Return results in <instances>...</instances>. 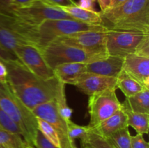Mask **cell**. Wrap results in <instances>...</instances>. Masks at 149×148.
<instances>
[{
  "label": "cell",
  "mask_w": 149,
  "mask_h": 148,
  "mask_svg": "<svg viewBox=\"0 0 149 148\" xmlns=\"http://www.w3.org/2000/svg\"><path fill=\"white\" fill-rule=\"evenodd\" d=\"M7 71V84L13 94L31 110L55 98L61 81L56 77L42 79L20 62H3Z\"/></svg>",
  "instance_id": "6da1fadb"
},
{
  "label": "cell",
  "mask_w": 149,
  "mask_h": 148,
  "mask_svg": "<svg viewBox=\"0 0 149 148\" xmlns=\"http://www.w3.org/2000/svg\"><path fill=\"white\" fill-rule=\"evenodd\" d=\"M100 13L101 26L108 30L149 34V0H127Z\"/></svg>",
  "instance_id": "7a4b0ae2"
},
{
  "label": "cell",
  "mask_w": 149,
  "mask_h": 148,
  "mask_svg": "<svg viewBox=\"0 0 149 148\" xmlns=\"http://www.w3.org/2000/svg\"><path fill=\"white\" fill-rule=\"evenodd\" d=\"M0 107L22 131V136L29 147H33L38 130L37 119L10 90L7 84L0 82Z\"/></svg>",
  "instance_id": "3957f363"
},
{
  "label": "cell",
  "mask_w": 149,
  "mask_h": 148,
  "mask_svg": "<svg viewBox=\"0 0 149 148\" xmlns=\"http://www.w3.org/2000/svg\"><path fill=\"white\" fill-rule=\"evenodd\" d=\"M82 31L107 32L108 30L100 25L87 24L74 19L47 20L33 28V46L40 50L57 38Z\"/></svg>",
  "instance_id": "277c9868"
},
{
  "label": "cell",
  "mask_w": 149,
  "mask_h": 148,
  "mask_svg": "<svg viewBox=\"0 0 149 148\" xmlns=\"http://www.w3.org/2000/svg\"><path fill=\"white\" fill-rule=\"evenodd\" d=\"M39 51L52 70L61 64L68 62L88 63L106 59L109 56L106 47L85 49L55 41L50 42Z\"/></svg>",
  "instance_id": "5b68a950"
},
{
  "label": "cell",
  "mask_w": 149,
  "mask_h": 148,
  "mask_svg": "<svg viewBox=\"0 0 149 148\" xmlns=\"http://www.w3.org/2000/svg\"><path fill=\"white\" fill-rule=\"evenodd\" d=\"M10 15L32 26H37L47 20L74 19L60 7L48 5L36 0L24 7H14Z\"/></svg>",
  "instance_id": "8992f818"
},
{
  "label": "cell",
  "mask_w": 149,
  "mask_h": 148,
  "mask_svg": "<svg viewBox=\"0 0 149 148\" xmlns=\"http://www.w3.org/2000/svg\"><path fill=\"white\" fill-rule=\"evenodd\" d=\"M122 107V103L118 100L116 90H108L104 92L89 96L88 113L90 115V129L107 119Z\"/></svg>",
  "instance_id": "52a82bcc"
},
{
  "label": "cell",
  "mask_w": 149,
  "mask_h": 148,
  "mask_svg": "<svg viewBox=\"0 0 149 148\" xmlns=\"http://www.w3.org/2000/svg\"><path fill=\"white\" fill-rule=\"evenodd\" d=\"M36 118L46 120L56 131L61 143V148H77L75 142L69 139L67 121L58 113L55 100L36 106L31 110Z\"/></svg>",
  "instance_id": "ba28073f"
},
{
  "label": "cell",
  "mask_w": 149,
  "mask_h": 148,
  "mask_svg": "<svg viewBox=\"0 0 149 148\" xmlns=\"http://www.w3.org/2000/svg\"><path fill=\"white\" fill-rule=\"evenodd\" d=\"M144 36L143 33L135 32L108 30L106 41L107 54L125 58L129 54L135 52L137 46Z\"/></svg>",
  "instance_id": "9c48e42d"
},
{
  "label": "cell",
  "mask_w": 149,
  "mask_h": 148,
  "mask_svg": "<svg viewBox=\"0 0 149 148\" xmlns=\"http://www.w3.org/2000/svg\"><path fill=\"white\" fill-rule=\"evenodd\" d=\"M22 64L34 75L42 79H49L55 76L54 71L47 65L40 51L31 45L19 46L15 52Z\"/></svg>",
  "instance_id": "30bf717a"
},
{
  "label": "cell",
  "mask_w": 149,
  "mask_h": 148,
  "mask_svg": "<svg viewBox=\"0 0 149 148\" xmlns=\"http://www.w3.org/2000/svg\"><path fill=\"white\" fill-rule=\"evenodd\" d=\"M0 44L14 55L19 46L29 44L20 34L19 20L13 16L1 13H0Z\"/></svg>",
  "instance_id": "8fae6325"
},
{
  "label": "cell",
  "mask_w": 149,
  "mask_h": 148,
  "mask_svg": "<svg viewBox=\"0 0 149 148\" xmlns=\"http://www.w3.org/2000/svg\"><path fill=\"white\" fill-rule=\"evenodd\" d=\"M52 41L85 49L106 47V32L82 31L61 36Z\"/></svg>",
  "instance_id": "7c38bea8"
},
{
  "label": "cell",
  "mask_w": 149,
  "mask_h": 148,
  "mask_svg": "<svg viewBox=\"0 0 149 148\" xmlns=\"http://www.w3.org/2000/svg\"><path fill=\"white\" fill-rule=\"evenodd\" d=\"M116 84V78L103 76L85 72L81 74L74 86L84 94L92 96L108 90H116L117 89Z\"/></svg>",
  "instance_id": "4fadbf2b"
},
{
  "label": "cell",
  "mask_w": 149,
  "mask_h": 148,
  "mask_svg": "<svg viewBox=\"0 0 149 148\" xmlns=\"http://www.w3.org/2000/svg\"><path fill=\"white\" fill-rule=\"evenodd\" d=\"M123 70L144 87L149 89V58L131 53L124 58Z\"/></svg>",
  "instance_id": "5bb4252c"
},
{
  "label": "cell",
  "mask_w": 149,
  "mask_h": 148,
  "mask_svg": "<svg viewBox=\"0 0 149 148\" xmlns=\"http://www.w3.org/2000/svg\"><path fill=\"white\" fill-rule=\"evenodd\" d=\"M124 58L109 55L106 59L86 63V73L117 78L123 69Z\"/></svg>",
  "instance_id": "9a60e30c"
},
{
  "label": "cell",
  "mask_w": 149,
  "mask_h": 148,
  "mask_svg": "<svg viewBox=\"0 0 149 148\" xmlns=\"http://www.w3.org/2000/svg\"><path fill=\"white\" fill-rule=\"evenodd\" d=\"M125 127H129L127 119L125 113L121 108L92 129L103 137L109 138L113 133Z\"/></svg>",
  "instance_id": "2e32d148"
},
{
  "label": "cell",
  "mask_w": 149,
  "mask_h": 148,
  "mask_svg": "<svg viewBox=\"0 0 149 148\" xmlns=\"http://www.w3.org/2000/svg\"><path fill=\"white\" fill-rule=\"evenodd\" d=\"M55 76L65 84L75 85L81 75L86 72V63L68 62L61 64L54 68Z\"/></svg>",
  "instance_id": "e0dca14e"
},
{
  "label": "cell",
  "mask_w": 149,
  "mask_h": 148,
  "mask_svg": "<svg viewBox=\"0 0 149 148\" xmlns=\"http://www.w3.org/2000/svg\"><path fill=\"white\" fill-rule=\"evenodd\" d=\"M122 110L125 113L127 119L128 126L133 128L137 133L148 134L149 129V114L133 112L130 107L126 100L122 103Z\"/></svg>",
  "instance_id": "ac0fdd59"
},
{
  "label": "cell",
  "mask_w": 149,
  "mask_h": 148,
  "mask_svg": "<svg viewBox=\"0 0 149 148\" xmlns=\"http://www.w3.org/2000/svg\"><path fill=\"white\" fill-rule=\"evenodd\" d=\"M61 10L69 15L72 18L84 23L101 26V17L100 12L91 11L76 5L60 7Z\"/></svg>",
  "instance_id": "d6986e66"
},
{
  "label": "cell",
  "mask_w": 149,
  "mask_h": 148,
  "mask_svg": "<svg viewBox=\"0 0 149 148\" xmlns=\"http://www.w3.org/2000/svg\"><path fill=\"white\" fill-rule=\"evenodd\" d=\"M116 79H117V84H116L117 89H119L122 91L126 98L132 97L141 92L145 89H147L140 84L138 81L134 79L123 69L119 74Z\"/></svg>",
  "instance_id": "ffe728a7"
},
{
  "label": "cell",
  "mask_w": 149,
  "mask_h": 148,
  "mask_svg": "<svg viewBox=\"0 0 149 148\" xmlns=\"http://www.w3.org/2000/svg\"><path fill=\"white\" fill-rule=\"evenodd\" d=\"M80 140L81 148H117L110 139L103 137L90 128L87 134Z\"/></svg>",
  "instance_id": "44dd1931"
},
{
  "label": "cell",
  "mask_w": 149,
  "mask_h": 148,
  "mask_svg": "<svg viewBox=\"0 0 149 148\" xmlns=\"http://www.w3.org/2000/svg\"><path fill=\"white\" fill-rule=\"evenodd\" d=\"M125 100L133 112L149 114V89H145Z\"/></svg>",
  "instance_id": "7402d4cb"
},
{
  "label": "cell",
  "mask_w": 149,
  "mask_h": 148,
  "mask_svg": "<svg viewBox=\"0 0 149 148\" xmlns=\"http://www.w3.org/2000/svg\"><path fill=\"white\" fill-rule=\"evenodd\" d=\"M0 145L6 148H28L29 145L21 135L0 126Z\"/></svg>",
  "instance_id": "603a6c76"
},
{
  "label": "cell",
  "mask_w": 149,
  "mask_h": 148,
  "mask_svg": "<svg viewBox=\"0 0 149 148\" xmlns=\"http://www.w3.org/2000/svg\"><path fill=\"white\" fill-rule=\"evenodd\" d=\"M65 84L61 82L60 88L55 98V104L60 115L65 120H71L73 114V110L68 105L65 97Z\"/></svg>",
  "instance_id": "cb8c5ba5"
},
{
  "label": "cell",
  "mask_w": 149,
  "mask_h": 148,
  "mask_svg": "<svg viewBox=\"0 0 149 148\" xmlns=\"http://www.w3.org/2000/svg\"><path fill=\"white\" fill-rule=\"evenodd\" d=\"M37 119V125L38 130L40 131L42 134L47 138L49 141H50L53 145L58 147V148H61V143H60V139L58 137V135L56 131L55 130L53 127L49 124L46 120H43L39 118H36Z\"/></svg>",
  "instance_id": "d4e9b609"
},
{
  "label": "cell",
  "mask_w": 149,
  "mask_h": 148,
  "mask_svg": "<svg viewBox=\"0 0 149 148\" xmlns=\"http://www.w3.org/2000/svg\"><path fill=\"white\" fill-rule=\"evenodd\" d=\"M131 135L128 127H125L113 133L109 139L117 148H132Z\"/></svg>",
  "instance_id": "484cf974"
},
{
  "label": "cell",
  "mask_w": 149,
  "mask_h": 148,
  "mask_svg": "<svg viewBox=\"0 0 149 148\" xmlns=\"http://www.w3.org/2000/svg\"><path fill=\"white\" fill-rule=\"evenodd\" d=\"M67 126H68V136L73 142H75V140L77 139H82L90 130L88 126H80L72 122L71 120H67Z\"/></svg>",
  "instance_id": "4316f807"
},
{
  "label": "cell",
  "mask_w": 149,
  "mask_h": 148,
  "mask_svg": "<svg viewBox=\"0 0 149 148\" xmlns=\"http://www.w3.org/2000/svg\"><path fill=\"white\" fill-rule=\"evenodd\" d=\"M0 126L11 132L18 133L22 136V131L18 126L7 115L0 107Z\"/></svg>",
  "instance_id": "83f0119b"
},
{
  "label": "cell",
  "mask_w": 149,
  "mask_h": 148,
  "mask_svg": "<svg viewBox=\"0 0 149 148\" xmlns=\"http://www.w3.org/2000/svg\"><path fill=\"white\" fill-rule=\"evenodd\" d=\"M33 148H58L48 140L39 130H37L33 142Z\"/></svg>",
  "instance_id": "f1b7e54d"
},
{
  "label": "cell",
  "mask_w": 149,
  "mask_h": 148,
  "mask_svg": "<svg viewBox=\"0 0 149 148\" xmlns=\"http://www.w3.org/2000/svg\"><path fill=\"white\" fill-rule=\"evenodd\" d=\"M134 53L141 57L149 58V34H145Z\"/></svg>",
  "instance_id": "f546056e"
},
{
  "label": "cell",
  "mask_w": 149,
  "mask_h": 148,
  "mask_svg": "<svg viewBox=\"0 0 149 148\" xmlns=\"http://www.w3.org/2000/svg\"><path fill=\"white\" fill-rule=\"evenodd\" d=\"M0 61L2 62H20L18 58L7 49L0 44Z\"/></svg>",
  "instance_id": "4dcf8cb0"
},
{
  "label": "cell",
  "mask_w": 149,
  "mask_h": 148,
  "mask_svg": "<svg viewBox=\"0 0 149 148\" xmlns=\"http://www.w3.org/2000/svg\"><path fill=\"white\" fill-rule=\"evenodd\" d=\"M130 138L132 148H149L148 143L145 140L143 134L137 133L135 136L131 135Z\"/></svg>",
  "instance_id": "1f68e13d"
},
{
  "label": "cell",
  "mask_w": 149,
  "mask_h": 148,
  "mask_svg": "<svg viewBox=\"0 0 149 148\" xmlns=\"http://www.w3.org/2000/svg\"><path fill=\"white\" fill-rule=\"evenodd\" d=\"M42 2L57 7H69V6L76 5L77 3L74 0H40Z\"/></svg>",
  "instance_id": "d6a6232c"
},
{
  "label": "cell",
  "mask_w": 149,
  "mask_h": 148,
  "mask_svg": "<svg viewBox=\"0 0 149 148\" xmlns=\"http://www.w3.org/2000/svg\"><path fill=\"white\" fill-rule=\"evenodd\" d=\"M14 8V0H0V13L10 15Z\"/></svg>",
  "instance_id": "836d02e7"
},
{
  "label": "cell",
  "mask_w": 149,
  "mask_h": 148,
  "mask_svg": "<svg viewBox=\"0 0 149 148\" xmlns=\"http://www.w3.org/2000/svg\"><path fill=\"white\" fill-rule=\"evenodd\" d=\"M97 0H79L77 5L82 9H85L91 11H96L95 10V3Z\"/></svg>",
  "instance_id": "e575fe53"
},
{
  "label": "cell",
  "mask_w": 149,
  "mask_h": 148,
  "mask_svg": "<svg viewBox=\"0 0 149 148\" xmlns=\"http://www.w3.org/2000/svg\"><path fill=\"white\" fill-rule=\"evenodd\" d=\"M7 71L6 66L2 62L0 61V82L6 84L7 83Z\"/></svg>",
  "instance_id": "d590c367"
},
{
  "label": "cell",
  "mask_w": 149,
  "mask_h": 148,
  "mask_svg": "<svg viewBox=\"0 0 149 148\" xmlns=\"http://www.w3.org/2000/svg\"><path fill=\"white\" fill-rule=\"evenodd\" d=\"M36 0H14V7H24L30 5Z\"/></svg>",
  "instance_id": "8d00e7d4"
},
{
  "label": "cell",
  "mask_w": 149,
  "mask_h": 148,
  "mask_svg": "<svg viewBox=\"0 0 149 148\" xmlns=\"http://www.w3.org/2000/svg\"><path fill=\"white\" fill-rule=\"evenodd\" d=\"M97 1L98 2L99 6H100V12H104L109 9L111 0H97Z\"/></svg>",
  "instance_id": "74e56055"
},
{
  "label": "cell",
  "mask_w": 149,
  "mask_h": 148,
  "mask_svg": "<svg viewBox=\"0 0 149 148\" xmlns=\"http://www.w3.org/2000/svg\"><path fill=\"white\" fill-rule=\"evenodd\" d=\"M125 1H127V0H111L109 9L114 8V7H118V6H119L120 4H122V3L125 2Z\"/></svg>",
  "instance_id": "f35d334b"
},
{
  "label": "cell",
  "mask_w": 149,
  "mask_h": 148,
  "mask_svg": "<svg viewBox=\"0 0 149 148\" xmlns=\"http://www.w3.org/2000/svg\"><path fill=\"white\" fill-rule=\"evenodd\" d=\"M0 148H6V147H5L2 146V145H0Z\"/></svg>",
  "instance_id": "ab89813d"
},
{
  "label": "cell",
  "mask_w": 149,
  "mask_h": 148,
  "mask_svg": "<svg viewBox=\"0 0 149 148\" xmlns=\"http://www.w3.org/2000/svg\"><path fill=\"white\" fill-rule=\"evenodd\" d=\"M30 148H33V147H30Z\"/></svg>",
  "instance_id": "60d3db41"
},
{
  "label": "cell",
  "mask_w": 149,
  "mask_h": 148,
  "mask_svg": "<svg viewBox=\"0 0 149 148\" xmlns=\"http://www.w3.org/2000/svg\"><path fill=\"white\" fill-rule=\"evenodd\" d=\"M28 148H30V147H28Z\"/></svg>",
  "instance_id": "b9f144b4"
}]
</instances>
